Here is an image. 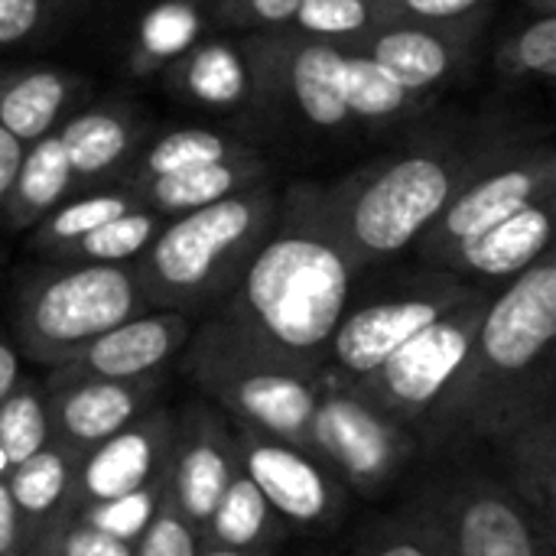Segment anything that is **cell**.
<instances>
[{"mask_svg":"<svg viewBox=\"0 0 556 556\" xmlns=\"http://www.w3.org/2000/svg\"><path fill=\"white\" fill-rule=\"evenodd\" d=\"M23 556H134V544L101 534L68 515L39 531L26 544Z\"/></svg>","mask_w":556,"mask_h":556,"instance_id":"74e56055","label":"cell"},{"mask_svg":"<svg viewBox=\"0 0 556 556\" xmlns=\"http://www.w3.org/2000/svg\"><path fill=\"white\" fill-rule=\"evenodd\" d=\"M375 23L378 13L371 0H300L287 29L336 46H355Z\"/></svg>","mask_w":556,"mask_h":556,"instance_id":"e575fe53","label":"cell"},{"mask_svg":"<svg viewBox=\"0 0 556 556\" xmlns=\"http://www.w3.org/2000/svg\"><path fill=\"white\" fill-rule=\"evenodd\" d=\"M192 316L173 309H143L114 329L91 339L72 362L59 365L65 375L78 378H114L137 381L150 375H166V365L182 355L192 336Z\"/></svg>","mask_w":556,"mask_h":556,"instance_id":"e0dca14e","label":"cell"},{"mask_svg":"<svg viewBox=\"0 0 556 556\" xmlns=\"http://www.w3.org/2000/svg\"><path fill=\"white\" fill-rule=\"evenodd\" d=\"M199 554V534L176 515L169 498L163 495L153 521L137 538L134 556H195Z\"/></svg>","mask_w":556,"mask_h":556,"instance_id":"ab89813d","label":"cell"},{"mask_svg":"<svg viewBox=\"0 0 556 556\" xmlns=\"http://www.w3.org/2000/svg\"><path fill=\"white\" fill-rule=\"evenodd\" d=\"M42 388H46L52 440L81 456L91 446L114 437L117 430H124L127 424H134L150 407L163 404L166 375L114 381V378H78L49 368Z\"/></svg>","mask_w":556,"mask_h":556,"instance_id":"9a60e30c","label":"cell"},{"mask_svg":"<svg viewBox=\"0 0 556 556\" xmlns=\"http://www.w3.org/2000/svg\"><path fill=\"white\" fill-rule=\"evenodd\" d=\"M166 495V479L163 482H153L147 489H137L130 495H121V498H111V502H98V505H85V508H75L72 518H78L81 525L101 531V534H111L117 541H127V544H137V538L147 531V525L153 521L160 502Z\"/></svg>","mask_w":556,"mask_h":556,"instance_id":"8d00e7d4","label":"cell"},{"mask_svg":"<svg viewBox=\"0 0 556 556\" xmlns=\"http://www.w3.org/2000/svg\"><path fill=\"white\" fill-rule=\"evenodd\" d=\"M309 453L362 498H381L420 456L414 430L368 397L352 381L323 371L309 420Z\"/></svg>","mask_w":556,"mask_h":556,"instance_id":"9c48e42d","label":"cell"},{"mask_svg":"<svg viewBox=\"0 0 556 556\" xmlns=\"http://www.w3.org/2000/svg\"><path fill=\"white\" fill-rule=\"evenodd\" d=\"M264 179H270V163L264 160L261 150H251L241 156H228V160L202 163L173 176L150 179L143 186H134L130 192L140 199V205H147L160 218H176V215L205 208L212 202H222L235 192H244L248 186L264 182Z\"/></svg>","mask_w":556,"mask_h":556,"instance_id":"603a6c76","label":"cell"},{"mask_svg":"<svg viewBox=\"0 0 556 556\" xmlns=\"http://www.w3.org/2000/svg\"><path fill=\"white\" fill-rule=\"evenodd\" d=\"M88 7V0H0V49L42 42Z\"/></svg>","mask_w":556,"mask_h":556,"instance_id":"d590c367","label":"cell"},{"mask_svg":"<svg viewBox=\"0 0 556 556\" xmlns=\"http://www.w3.org/2000/svg\"><path fill=\"white\" fill-rule=\"evenodd\" d=\"M231 433L244 476L261 489L290 534H332L345 521L352 492L323 459L248 427L231 424Z\"/></svg>","mask_w":556,"mask_h":556,"instance_id":"7c38bea8","label":"cell"},{"mask_svg":"<svg viewBox=\"0 0 556 556\" xmlns=\"http://www.w3.org/2000/svg\"><path fill=\"white\" fill-rule=\"evenodd\" d=\"M0 264H3V254H0Z\"/></svg>","mask_w":556,"mask_h":556,"instance_id":"f907efd6","label":"cell"},{"mask_svg":"<svg viewBox=\"0 0 556 556\" xmlns=\"http://www.w3.org/2000/svg\"><path fill=\"white\" fill-rule=\"evenodd\" d=\"M140 199L124 189V186H94V189H85L81 195H72L65 199L59 208H52L36 228H29V251L42 254V257H52L59 248L78 241L81 235L101 228L104 222L137 208Z\"/></svg>","mask_w":556,"mask_h":556,"instance_id":"f546056e","label":"cell"},{"mask_svg":"<svg viewBox=\"0 0 556 556\" xmlns=\"http://www.w3.org/2000/svg\"><path fill=\"white\" fill-rule=\"evenodd\" d=\"M195 556H277V551H238V547H199Z\"/></svg>","mask_w":556,"mask_h":556,"instance_id":"f6af8a7d","label":"cell"},{"mask_svg":"<svg viewBox=\"0 0 556 556\" xmlns=\"http://www.w3.org/2000/svg\"><path fill=\"white\" fill-rule=\"evenodd\" d=\"M309 556H332V554H309Z\"/></svg>","mask_w":556,"mask_h":556,"instance_id":"c3c4849f","label":"cell"},{"mask_svg":"<svg viewBox=\"0 0 556 556\" xmlns=\"http://www.w3.org/2000/svg\"><path fill=\"white\" fill-rule=\"evenodd\" d=\"M489 290L492 287H479L459 274L430 264L391 274L375 287H365L358 277L349 306L332 332L323 371L339 375L345 381H358L410 336Z\"/></svg>","mask_w":556,"mask_h":556,"instance_id":"ba28073f","label":"cell"},{"mask_svg":"<svg viewBox=\"0 0 556 556\" xmlns=\"http://www.w3.org/2000/svg\"><path fill=\"white\" fill-rule=\"evenodd\" d=\"M492 293L495 290L479 293L476 300L443 313L437 323L410 336L375 371L352 381L355 391L414 430V424L433 407V401L463 365Z\"/></svg>","mask_w":556,"mask_h":556,"instance_id":"8fae6325","label":"cell"},{"mask_svg":"<svg viewBox=\"0 0 556 556\" xmlns=\"http://www.w3.org/2000/svg\"><path fill=\"white\" fill-rule=\"evenodd\" d=\"M404 508L417 511L450 556H556L547 528L498 476L469 463L420 476Z\"/></svg>","mask_w":556,"mask_h":556,"instance_id":"52a82bcc","label":"cell"},{"mask_svg":"<svg viewBox=\"0 0 556 556\" xmlns=\"http://www.w3.org/2000/svg\"><path fill=\"white\" fill-rule=\"evenodd\" d=\"M358 277L362 267L319 208L316 182H290L270 235L208 316L251 349L323 375Z\"/></svg>","mask_w":556,"mask_h":556,"instance_id":"6da1fadb","label":"cell"},{"mask_svg":"<svg viewBox=\"0 0 556 556\" xmlns=\"http://www.w3.org/2000/svg\"><path fill=\"white\" fill-rule=\"evenodd\" d=\"M163 222L166 218H160L147 205H137V208H130V212L104 222L101 228L81 235L78 241L59 248L46 261H68V264H134L150 248V241L156 238V231L163 228Z\"/></svg>","mask_w":556,"mask_h":556,"instance_id":"4dcf8cb0","label":"cell"},{"mask_svg":"<svg viewBox=\"0 0 556 556\" xmlns=\"http://www.w3.org/2000/svg\"><path fill=\"white\" fill-rule=\"evenodd\" d=\"M349 49V46H345ZM345 101L355 127L391 130L420 117L430 101L407 91L388 68L368 59L358 49L345 52Z\"/></svg>","mask_w":556,"mask_h":556,"instance_id":"f1b7e54d","label":"cell"},{"mask_svg":"<svg viewBox=\"0 0 556 556\" xmlns=\"http://www.w3.org/2000/svg\"><path fill=\"white\" fill-rule=\"evenodd\" d=\"M205 3H208V7H212V10H215V7H222V3H225V0H205Z\"/></svg>","mask_w":556,"mask_h":556,"instance_id":"7dc6e473","label":"cell"},{"mask_svg":"<svg viewBox=\"0 0 556 556\" xmlns=\"http://www.w3.org/2000/svg\"><path fill=\"white\" fill-rule=\"evenodd\" d=\"M492 13H482L466 23H404L388 20L375 23L355 46L381 68H388L407 91L433 98L437 91L459 81L479 52L482 33Z\"/></svg>","mask_w":556,"mask_h":556,"instance_id":"4fadbf2b","label":"cell"},{"mask_svg":"<svg viewBox=\"0 0 556 556\" xmlns=\"http://www.w3.org/2000/svg\"><path fill=\"white\" fill-rule=\"evenodd\" d=\"M199 547H238V551H280L290 528L267 505L261 489L238 469L205 525L195 531Z\"/></svg>","mask_w":556,"mask_h":556,"instance_id":"4316f807","label":"cell"},{"mask_svg":"<svg viewBox=\"0 0 556 556\" xmlns=\"http://www.w3.org/2000/svg\"><path fill=\"white\" fill-rule=\"evenodd\" d=\"M182 368L228 424L309 450L319 375L251 349L215 316H205L192 329L182 349Z\"/></svg>","mask_w":556,"mask_h":556,"instance_id":"8992f818","label":"cell"},{"mask_svg":"<svg viewBox=\"0 0 556 556\" xmlns=\"http://www.w3.org/2000/svg\"><path fill=\"white\" fill-rule=\"evenodd\" d=\"M277 208L280 189L264 179L222 202L166 218L150 248L130 264L147 306L208 316L270 235Z\"/></svg>","mask_w":556,"mask_h":556,"instance_id":"277c9868","label":"cell"},{"mask_svg":"<svg viewBox=\"0 0 556 556\" xmlns=\"http://www.w3.org/2000/svg\"><path fill=\"white\" fill-rule=\"evenodd\" d=\"M91 94V81L75 68L13 65L0 68V127L20 143H36L72 117Z\"/></svg>","mask_w":556,"mask_h":556,"instance_id":"d6986e66","label":"cell"},{"mask_svg":"<svg viewBox=\"0 0 556 556\" xmlns=\"http://www.w3.org/2000/svg\"><path fill=\"white\" fill-rule=\"evenodd\" d=\"M502 482L556 531V401L489 443Z\"/></svg>","mask_w":556,"mask_h":556,"instance_id":"7402d4cb","label":"cell"},{"mask_svg":"<svg viewBox=\"0 0 556 556\" xmlns=\"http://www.w3.org/2000/svg\"><path fill=\"white\" fill-rule=\"evenodd\" d=\"M176 414L166 404L150 407L134 424L108 437L78 456L75 469V508L111 502L166 479Z\"/></svg>","mask_w":556,"mask_h":556,"instance_id":"2e32d148","label":"cell"},{"mask_svg":"<svg viewBox=\"0 0 556 556\" xmlns=\"http://www.w3.org/2000/svg\"><path fill=\"white\" fill-rule=\"evenodd\" d=\"M20 381V352L10 339V332L0 326V401L13 391V384Z\"/></svg>","mask_w":556,"mask_h":556,"instance_id":"ee69618b","label":"cell"},{"mask_svg":"<svg viewBox=\"0 0 556 556\" xmlns=\"http://www.w3.org/2000/svg\"><path fill=\"white\" fill-rule=\"evenodd\" d=\"M72 195H78V192H75L68 153L59 140V130H52L42 140L26 143L0 231L23 235V231L36 228L52 208H59Z\"/></svg>","mask_w":556,"mask_h":556,"instance_id":"484cf974","label":"cell"},{"mask_svg":"<svg viewBox=\"0 0 556 556\" xmlns=\"http://www.w3.org/2000/svg\"><path fill=\"white\" fill-rule=\"evenodd\" d=\"M23 551H26L23 525H20L16 505L10 498L7 479L0 476V556H23Z\"/></svg>","mask_w":556,"mask_h":556,"instance_id":"7bdbcfd3","label":"cell"},{"mask_svg":"<svg viewBox=\"0 0 556 556\" xmlns=\"http://www.w3.org/2000/svg\"><path fill=\"white\" fill-rule=\"evenodd\" d=\"M163 81L186 104L225 114H248L254 121V72L244 42L205 36L163 68Z\"/></svg>","mask_w":556,"mask_h":556,"instance_id":"44dd1931","label":"cell"},{"mask_svg":"<svg viewBox=\"0 0 556 556\" xmlns=\"http://www.w3.org/2000/svg\"><path fill=\"white\" fill-rule=\"evenodd\" d=\"M212 26L218 23L205 0H153L130 29L127 65L134 75H163V68L205 39Z\"/></svg>","mask_w":556,"mask_h":556,"instance_id":"d4e9b609","label":"cell"},{"mask_svg":"<svg viewBox=\"0 0 556 556\" xmlns=\"http://www.w3.org/2000/svg\"><path fill=\"white\" fill-rule=\"evenodd\" d=\"M238 469L241 463L228 417L208 401L186 404L182 414H176L166 463V498L192 531L205 525Z\"/></svg>","mask_w":556,"mask_h":556,"instance_id":"5bb4252c","label":"cell"},{"mask_svg":"<svg viewBox=\"0 0 556 556\" xmlns=\"http://www.w3.org/2000/svg\"><path fill=\"white\" fill-rule=\"evenodd\" d=\"M349 556H450L443 541L437 538V531L410 508H397L388 515L371 518Z\"/></svg>","mask_w":556,"mask_h":556,"instance_id":"836d02e7","label":"cell"},{"mask_svg":"<svg viewBox=\"0 0 556 556\" xmlns=\"http://www.w3.org/2000/svg\"><path fill=\"white\" fill-rule=\"evenodd\" d=\"M23 153H26V143H20L10 130L0 127V228H3V212H7V202L20 173V163H23Z\"/></svg>","mask_w":556,"mask_h":556,"instance_id":"b9f144b4","label":"cell"},{"mask_svg":"<svg viewBox=\"0 0 556 556\" xmlns=\"http://www.w3.org/2000/svg\"><path fill=\"white\" fill-rule=\"evenodd\" d=\"M52 440L46 388L36 378H23L0 401V476L39 453Z\"/></svg>","mask_w":556,"mask_h":556,"instance_id":"1f68e13d","label":"cell"},{"mask_svg":"<svg viewBox=\"0 0 556 556\" xmlns=\"http://www.w3.org/2000/svg\"><path fill=\"white\" fill-rule=\"evenodd\" d=\"M492 68L502 85H518L528 78L554 81L556 78V13L518 23L515 29L502 33L492 52Z\"/></svg>","mask_w":556,"mask_h":556,"instance_id":"d6a6232c","label":"cell"},{"mask_svg":"<svg viewBox=\"0 0 556 556\" xmlns=\"http://www.w3.org/2000/svg\"><path fill=\"white\" fill-rule=\"evenodd\" d=\"M251 150H254L251 143H244L231 134L212 130V127H176V130L153 137L150 143L143 140L137 147V153L130 156V163L124 166V173L111 186L134 189V186H143L150 179L173 176V173H182V169H192L202 163L241 156Z\"/></svg>","mask_w":556,"mask_h":556,"instance_id":"83f0119b","label":"cell"},{"mask_svg":"<svg viewBox=\"0 0 556 556\" xmlns=\"http://www.w3.org/2000/svg\"><path fill=\"white\" fill-rule=\"evenodd\" d=\"M541 199H556V150L551 140L521 137L450 199L410 251L420 264L446 267V261L469 241Z\"/></svg>","mask_w":556,"mask_h":556,"instance_id":"30bf717a","label":"cell"},{"mask_svg":"<svg viewBox=\"0 0 556 556\" xmlns=\"http://www.w3.org/2000/svg\"><path fill=\"white\" fill-rule=\"evenodd\" d=\"M521 137L528 134L511 124H479V130L427 137L342 179L316 182L319 208L355 264L371 270L410 251L450 199Z\"/></svg>","mask_w":556,"mask_h":556,"instance_id":"3957f363","label":"cell"},{"mask_svg":"<svg viewBox=\"0 0 556 556\" xmlns=\"http://www.w3.org/2000/svg\"><path fill=\"white\" fill-rule=\"evenodd\" d=\"M300 0H225L215 7L218 29H241V33H270L287 29Z\"/></svg>","mask_w":556,"mask_h":556,"instance_id":"60d3db41","label":"cell"},{"mask_svg":"<svg viewBox=\"0 0 556 556\" xmlns=\"http://www.w3.org/2000/svg\"><path fill=\"white\" fill-rule=\"evenodd\" d=\"M556 257L541 254L492 293L472 345L414 424L420 456L450 459L489 446L508 427L556 401Z\"/></svg>","mask_w":556,"mask_h":556,"instance_id":"7a4b0ae2","label":"cell"},{"mask_svg":"<svg viewBox=\"0 0 556 556\" xmlns=\"http://www.w3.org/2000/svg\"><path fill=\"white\" fill-rule=\"evenodd\" d=\"M75 469H78V453L49 440L39 453H33L29 459H23L16 469L3 476L10 498L16 505V515H20V525H23L26 544L49 525L72 515Z\"/></svg>","mask_w":556,"mask_h":556,"instance_id":"cb8c5ba5","label":"cell"},{"mask_svg":"<svg viewBox=\"0 0 556 556\" xmlns=\"http://www.w3.org/2000/svg\"><path fill=\"white\" fill-rule=\"evenodd\" d=\"M55 130L68 153L75 192L111 186L124 173L137 147L147 140L140 111L124 98L85 104L72 117H65Z\"/></svg>","mask_w":556,"mask_h":556,"instance_id":"ac0fdd59","label":"cell"},{"mask_svg":"<svg viewBox=\"0 0 556 556\" xmlns=\"http://www.w3.org/2000/svg\"><path fill=\"white\" fill-rule=\"evenodd\" d=\"M495 0H381L375 3L378 23H466L482 13H492Z\"/></svg>","mask_w":556,"mask_h":556,"instance_id":"f35d334b","label":"cell"},{"mask_svg":"<svg viewBox=\"0 0 556 556\" xmlns=\"http://www.w3.org/2000/svg\"><path fill=\"white\" fill-rule=\"evenodd\" d=\"M525 7H528L531 13H541V16L556 13V0H525Z\"/></svg>","mask_w":556,"mask_h":556,"instance_id":"bcb514c9","label":"cell"},{"mask_svg":"<svg viewBox=\"0 0 556 556\" xmlns=\"http://www.w3.org/2000/svg\"><path fill=\"white\" fill-rule=\"evenodd\" d=\"M371 3H381V0H371Z\"/></svg>","mask_w":556,"mask_h":556,"instance_id":"681fc988","label":"cell"},{"mask_svg":"<svg viewBox=\"0 0 556 556\" xmlns=\"http://www.w3.org/2000/svg\"><path fill=\"white\" fill-rule=\"evenodd\" d=\"M150 309L130 264L49 261L16 280L10 300V339L20 358L59 368L91 339Z\"/></svg>","mask_w":556,"mask_h":556,"instance_id":"5b68a950","label":"cell"},{"mask_svg":"<svg viewBox=\"0 0 556 556\" xmlns=\"http://www.w3.org/2000/svg\"><path fill=\"white\" fill-rule=\"evenodd\" d=\"M554 208L556 199H541L534 205L518 208L476 241H469L463 251H456L443 270L459 274L479 287L508 283L525 267H531L541 254L551 251L554 238Z\"/></svg>","mask_w":556,"mask_h":556,"instance_id":"ffe728a7","label":"cell"}]
</instances>
